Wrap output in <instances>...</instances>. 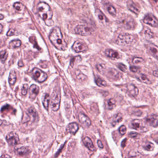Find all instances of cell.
Returning a JSON list of instances; mask_svg holds the SVG:
<instances>
[{"label":"cell","instance_id":"obj_1","mask_svg":"<svg viewBox=\"0 0 158 158\" xmlns=\"http://www.w3.org/2000/svg\"><path fill=\"white\" fill-rule=\"evenodd\" d=\"M49 37L51 43L57 49L65 51L67 48V43L59 27H54L51 29Z\"/></svg>","mask_w":158,"mask_h":158},{"label":"cell","instance_id":"obj_2","mask_svg":"<svg viewBox=\"0 0 158 158\" xmlns=\"http://www.w3.org/2000/svg\"><path fill=\"white\" fill-rule=\"evenodd\" d=\"M37 11L40 16L44 21L45 23L49 27L54 26V24L52 19L53 13L48 4L45 2H40L37 5Z\"/></svg>","mask_w":158,"mask_h":158},{"label":"cell","instance_id":"obj_3","mask_svg":"<svg viewBox=\"0 0 158 158\" xmlns=\"http://www.w3.org/2000/svg\"><path fill=\"white\" fill-rule=\"evenodd\" d=\"M119 23L121 26L125 29L132 30L136 28V22L129 15L124 14L119 19Z\"/></svg>","mask_w":158,"mask_h":158},{"label":"cell","instance_id":"obj_4","mask_svg":"<svg viewBox=\"0 0 158 158\" xmlns=\"http://www.w3.org/2000/svg\"><path fill=\"white\" fill-rule=\"evenodd\" d=\"M135 37L132 34L125 33L118 36L116 43L119 45H128L132 44L135 42Z\"/></svg>","mask_w":158,"mask_h":158},{"label":"cell","instance_id":"obj_5","mask_svg":"<svg viewBox=\"0 0 158 158\" xmlns=\"http://www.w3.org/2000/svg\"><path fill=\"white\" fill-rule=\"evenodd\" d=\"M61 95L59 90H54L51 95V107L54 111H57L59 110L60 104Z\"/></svg>","mask_w":158,"mask_h":158},{"label":"cell","instance_id":"obj_6","mask_svg":"<svg viewBox=\"0 0 158 158\" xmlns=\"http://www.w3.org/2000/svg\"><path fill=\"white\" fill-rule=\"evenodd\" d=\"M93 31V28L90 25H78L75 28L76 34L83 36L90 35Z\"/></svg>","mask_w":158,"mask_h":158},{"label":"cell","instance_id":"obj_7","mask_svg":"<svg viewBox=\"0 0 158 158\" xmlns=\"http://www.w3.org/2000/svg\"><path fill=\"white\" fill-rule=\"evenodd\" d=\"M32 73L33 78L38 82H43L48 78L47 74L39 68H34L32 71Z\"/></svg>","mask_w":158,"mask_h":158},{"label":"cell","instance_id":"obj_8","mask_svg":"<svg viewBox=\"0 0 158 158\" xmlns=\"http://www.w3.org/2000/svg\"><path fill=\"white\" fill-rule=\"evenodd\" d=\"M131 127L139 131L146 132L148 130V127L145 125L143 121L139 119H135L132 121Z\"/></svg>","mask_w":158,"mask_h":158},{"label":"cell","instance_id":"obj_9","mask_svg":"<svg viewBox=\"0 0 158 158\" xmlns=\"http://www.w3.org/2000/svg\"><path fill=\"white\" fill-rule=\"evenodd\" d=\"M6 139L8 144L12 146L17 145L20 142L18 135L13 132L8 133L6 137Z\"/></svg>","mask_w":158,"mask_h":158},{"label":"cell","instance_id":"obj_10","mask_svg":"<svg viewBox=\"0 0 158 158\" xmlns=\"http://www.w3.org/2000/svg\"><path fill=\"white\" fill-rule=\"evenodd\" d=\"M72 48L76 52H84L87 51L88 46L83 41H76L73 44Z\"/></svg>","mask_w":158,"mask_h":158},{"label":"cell","instance_id":"obj_11","mask_svg":"<svg viewBox=\"0 0 158 158\" xmlns=\"http://www.w3.org/2000/svg\"><path fill=\"white\" fill-rule=\"evenodd\" d=\"M143 22L152 27H158V21L154 16L150 13L146 14L144 18Z\"/></svg>","mask_w":158,"mask_h":158},{"label":"cell","instance_id":"obj_12","mask_svg":"<svg viewBox=\"0 0 158 158\" xmlns=\"http://www.w3.org/2000/svg\"><path fill=\"white\" fill-rule=\"evenodd\" d=\"M122 75L120 72L114 68H110L109 69L107 73L108 77L115 80H118L121 79Z\"/></svg>","mask_w":158,"mask_h":158},{"label":"cell","instance_id":"obj_13","mask_svg":"<svg viewBox=\"0 0 158 158\" xmlns=\"http://www.w3.org/2000/svg\"><path fill=\"white\" fill-rule=\"evenodd\" d=\"M78 119L81 124L85 128H88L91 125V121L87 116L83 113H80L78 115Z\"/></svg>","mask_w":158,"mask_h":158},{"label":"cell","instance_id":"obj_14","mask_svg":"<svg viewBox=\"0 0 158 158\" xmlns=\"http://www.w3.org/2000/svg\"><path fill=\"white\" fill-rule=\"evenodd\" d=\"M105 55L112 60H118L121 58V54L118 51L112 49H107L105 51Z\"/></svg>","mask_w":158,"mask_h":158},{"label":"cell","instance_id":"obj_15","mask_svg":"<svg viewBox=\"0 0 158 158\" xmlns=\"http://www.w3.org/2000/svg\"><path fill=\"white\" fill-rule=\"evenodd\" d=\"M127 7L129 10L135 14H138L140 13L141 8L140 6L133 2V1H129L127 2Z\"/></svg>","mask_w":158,"mask_h":158},{"label":"cell","instance_id":"obj_16","mask_svg":"<svg viewBox=\"0 0 158 158\" xmlns=\"http://www.w3.org/2000/svg\"><path fill=\"white\" fill-rule=\"evenodd\" d=\"M146 121L153 127H158V115L155 114L150 115L146 118Z\"/></svg>","mask_w":158,"mask_h":158},{"label":"cell","instance_id":"obj_17","mask_svg":"<svg viewBox=\"0 0 158 158\" xmlns=\"http://www.w3.org/2000/svg\"><path fill=\"white\" fill-rule=\"evenodd\" d=\"M39 88L35 84H32L29 88V98L32 100L35 99L39 93Z\"/></svg>","mask_w":158,"mask_h":158},{"label":"cell","instance_id":"obj_18","mask_svg":"<svg viewBox=\"0 0 158 158\" xmlns=\"http://www.w3.org/2000/svg\"><path fill=\"white\" fill-rule=\"evenodd\" d=\"M147 49L148 51H149L150 54L158 59V46L155 45L150 43L148 44L147 45Z\"/></svg>","mask_w":158,"mask_h":158},{"label":"cell","instance_id":"obj_19","mask_svg":"<svg viewBox=\"0 0 158 158\" xmlns=\"http://www.w3.org/2000/svg\"><path fill=\"white\" fill-rule=\"evenodd\" d=\"M83 143L84 146L90 151L93 152L95 150V148L92 142V140L88 137H86L83 139Z\"/></svg>","mask_w":158,"mask_h":158},{"label":"cell","instance_id":"obj_20","mask_svg":"<svg viewBox=\"0 0 158 158\" xmlns=\"http://www.w3.org/2000/svg\"><path fill=\"white\" fill-rule=\"evenodd\" d=\"M128 93L133 97L137 96L139 94V89L136 85L133 84H129L127 86Z\"/></svg>","mask_w":158,"mask_h":158},{"label":"cell","instance_id":"obj_21","mask_svg":"<svg viewBox=\"0 0 158 158\" xmlns=\"http://www.w3.org/2000/svg\"><path fill=\"white\" fill-rule=\"evenodd\" d=\"M16 151V153L18 155L22 156L30 154L31 152V149L28 147H22L18 148Z\"/></svg>","mask_w":158,"mask_h":158},{"label":"cell","instance_id":"obj_22","mask_svg":"<svg viewBox=\"0 0 158 158\" xmlns=\"http://www.w3.org/2000/svg\"><path fill=\"white\" fill-rule=\"evenodd\" d=\"M122 120H123V115L121 113H118L115 115L113 117V121L111 123L112 126H116V125L121 122Z\"/></svg>","mask_w":158,"mask_h":158},{"label":"cell","instance_id":"obj_23","mask_svg":"<svg viewBox=\"0 0 158 158\" xmlns=\"http://www.w3.org/2000/svg\"><path fill=\"white\" fill-rule=\"evenodd\" d=\"M50 95L47 93L43 94L42 97V102L43 106L46 110H48L50 102Z\"/></svg>","mask_w":158,"mask_h":158},{"label":"cell","instance_id":"obj_24","mask_svg":"<svg viewBox=\"0 0 158 158\" xmlns=\"http://www.w3.org/2000/svg\"><path fill=\"white\" fill-rule=\"evenodd\" d=\"M95 13L99 21L102 22H109L107 17L99 9H96L95 11Z\"/></svg>","mask_w":158,"mask_h":158},{"label":"cell","instance_id":"obj_25","mask_svg":"<svg viewBox=\"0 0 158 158\" xmlns=\"http://www.w3.org/2000/svg\"><path fill=\"white\" fill-rule=\"evenodd\" d=\"M69 132L72 134L76 133L78 130V125L76 122H72L69 124L67 128Z\"/></svg>","mask_w":158,"mask_h":158},{"label":"cell","instance_id":"obj_26","mask_svg":"<svg viewBox=\"0 0 158 158\" xmlns=\"http://www.w3.org/2000/svg\"><path fill=\"white\" fill-rule=\"evenodd\" d=\"M116 107V101L115 99L110 98L106 102V108L107 110H112Z\"/></svg>","mask_w":158,"mask_h":158},{"label":"cell","instance_id":"obj_27","mask_svg":"<svg viewBox=\"0 0 158 158\" xmlns=\"http://www.w3.org/2000/svg\"><path fill=\"white\" fill-rule=\"evenodd\" d=\"M17 77L16 72L14 70H13L10 71L8 77V82L10 85H13L16 83V81Z\"/></svg>","mask_w":158,"mask_h":158},{"label":"cell","instance_id":"obj_28","mask_svg":"<svg viewBox=\"0 0 158 158\" xmlns=\"http://www.w3.org/2000/svg\"><path fill=\"white\" fill-rule=\"evenodd\" d=\"M105 7L110 14H111V16H116L117 13H116V9L113 6L110 4H106Z\"/></svg>","mask_w":158,"mask_h":158},{"label":"cell","instance_id":"obj_29","mask_svg":"<svg viewBox=\"0 0 158 158\" xmlns=\"http://www.w3.org/2000/svg\"><path fill=\"white\" fill-rule=\"evenodd\" d=\"M22 44L21 40H14L9 42V46L11 48H16L20 47Z\"/></svg>","mask_w":158,"mask_h":158},{"label":"cell","instance_id":"obj_30","mask_svg":"<svg viewBox=\"0 0 158 158\" xmlns=\"http://www.w3.org/2000/svg\"><path fill=\"white\" fill-rule=\"evenodd\" d=\"M138 79L142 82L146 83V84H150L151 83L150 79L148 78L146 75H144V74H141L139 76Z\"/></svg>","mask_w":158,"mask_h":158},{"label":"cell","instance_id":"obj_31","mask_svg":"<svg viewBox=\"0 0 158 158\" xmlns=\"http://www.w3.org/2000/svg\"><path fill=\"white\" fill-rule=\"evenodd\" d=\"M95 82L97 85L99 87H105L107 85L106 81L99 77L95 78Z\"/></svg>","mask_w":158,"mask_h":158},{"label":"cell","instance_id":"obj_32","mask_svg":"<svg viewBox=\"0 0 158 158\" xmlns=\"http://www.w3.org/2000/svg\"><path fill=\"white\" fill-rule=\"evenodd\" d=\"M154 147H155V146L153 143L148 142L145 144V145L144 146L143 148L147 151H152L154 150Z\"/></svg>","mask_w":158,"mask_h":158},{"label":"cell","instance_id":"obj_33","mask_svg":"<svg viewBox=\"0 0 158 158\" xmlns=\"http://www.w3.org/2000/svg\"><path fill=\"white\" fill-rule=\"evenodd\" d=\"M13 7L18 11H21L24 7L23 5L21 2H17L14 3L13 5Z\"/></svg>","mask_w":158,"mask_h":158},{"label":"cell","instance_id":"obj_34","mask_svg":"<svg viewBox=\"0 0 158 158\" xmlns=\"http://www.w3.org/2000/svg\"><path fill=\"white\" fill-rule=\"evenodd\" d=\"M117 66L121 72H127V68L126 65H124L122 63H119V64H117Z\"/></svg>","mask_w":158,"mask_h":158},{"label":"cell","instance_id":"obj_35","mask_svg":"<svg viewBox=\"0 0 158 158\" xmlns=\"http://www.w3.org/2000/svg\"><path fill=\"white\" fill-rule=\"evenodd\" d=\"M76 75L78 78L80 80H84L86 78V76H84L79 70H78L76 72Z\"/></svg>","mask_w":158,"mask_h":158},{"label":"cell","instance_id":"obj_36","mask_svg":"<svg viewBox=\"0 0 158 158\" xmlns=\"http://www.w3.org/2000/svg\"><path fill=\"white\" fill-rule=\"evenodd\" d=\"M7 52L6 51H2L1 52V60L2 62L5 61L7 57Z\"/></svg>","mask_w":158,"mask_h":158},{"label":"cell","instance_id":"obj_37","mask_svg":"<svg viewBox=\"0 0 158 158\" xmlns=\"http://www.w3.org/2000/svg\"><path fill=\"white\" fill-rule=\"evenodd\" d=\"M97 69L98 71L100 72L101 73L104 74L105 72V66L103 64H99L97 66Z\"/></svg>","mask_w":158,"mask_h":158},{"label":"cell","instance_id":"obj_38","mask_svg":"<svg viewBox=\"0 0 158 158\" xmlns=\"http://www.w3.org/2000/svg\"><path fill=\"white\" fill-rule=\"evenodd\" d=\"M144 61V60L142 58V57H134L133 59L132 62L133 64H138L139 63H142Z\"/></svg>","mask_w":158,"mask_h":158},{"label":"cell","instance_id":"obj_39","mask_svg":"<svg viewBox=\"0 0 158 158\" xmlns=\"http://www.w3.org/2000/svg\"><path fill=\"white\" fill-rule=\"evenodd\" d=\"M28 84H24L22 89V93L23 95H26L28 93Z\"/></svg>","mask_w":158,"mask_h":158},{"label":"cell","instance_id":"obj_40","mask_svg":"<svg viewBox=\"0 0 158 158\" xmlns=\"http://www.w3.org/2000/svg\"><path fill=\"white\" fill-rule=\"evenodd\" d=\"M130 70L133 72L134 73H139L141 72V69L138 67L135 66H132L130 67Z\"/></svg>","mask_w":158,"mask_h":158},{"label":"cell","instance_id":"obj_41","mask_svg":"<svg viewBox=\"0 0 158 158\" xmlns=\"http://www.w3.org/2000/svg\"><path fill=\"white\" fill-rule=\"evenodd\" d=\"M119 132L121 135H124L127 132V127L125 125L121 126L119 129Z\"/></svg>","mask_w":158,"mask_h":158},{"label":"cell","instance_id":"obj_42","mask_svg":"<svg viewBox=\"0 0 158 158\" xmlns=\"http://www.w3.org/2000/svg\"><path fill=\"white\" fill-rule=\"evenodd\" d=\"M145 35L147 37H149V38H151L153 37V34L152 32L150 30H146L145 32Z\"/></svg>","mask_w":158,"mask_h":158},{"label":"cell","instance_id":"obj_43","mask_svg":"<svg viewBox=\"0 0 158 158\" xmlns=\"http://www.w3.org/2000/svg\"><path fill=\"white\" fill-rule=\"evenodd\" d=\"M138 136V134L137 133L132 132L129 133V136L131 138H136Z\"/></svg>","mask_w":158,"mask_h":158},{"label":"cell","instance_id":"obj_44","mask_svg":"<svg viewBox=\"0 0 158 158\" xmlns=\"http://www.w3.org/2000/svg\"><path fill=\"white\" fill-rule=\"evenodd\" d=\"M14 34V30L13 29H10V30L8 31V32L7 33V35L8 36H12Z\"/></svg>","mask_w":158,"mask_h":158},{"label":"cell","instance_id":"obj_45","mask_svg":"<svg viewBox=\"0 0 158 158\" xmlns=\"http://www.w3.org/2000/svg\"><path fill=\"white\" fill-rule=\"evenodd\" d=\"M98 147H99L101 148H104V145H103V143H102V142L100 140H98Z\"/></svg>","mask_w":158,"mask_h":158},{"label":"cell","instance_id":"obj_46","mask_svg":"<svg viewBox=\"0 0 158 158\" xmlns=\"http://www.w3.org/2000/svg\"><path fill=\"white\" fill-rule=\"evenodd\" d=\"M153 75L156 77H158V70H155L153 72Z\"/></svg>","mask_w":158,"mask_h":158},{"label":"cell","instance_id":"obj_47","mask_svg":"<svg viewBox=\"0 0 158 158\" xmlns=\"http://www.w3.org/2000/svg\"><path fill=\"white\" fill-rule=\"evenodd\" d=\"M18 65L19 66H23V64L22 62V61H20L19 62Z\"/></svg>","mask_w":158,"mask_h":158},{"label":"cell","instance_id":"obj_48","mask_svg":"<svg viewBox=\"0 0 158 158\" xmlns=\"http://www.w3.org/2000/svg\"><path fill=\"white\" fill-rule=\"evenodd\" d=\"M2 28H3V27H2V25L1 24V25H0V30H1V32H0V33H2Z\"/></svg>","mask_w":158,"mask_h":158},{"label":"cell","instance_id":"obj_49","mask_svg":"<svg viewBox=\"0 0 158 158\" xmlns=\"http://www.w3.org/2000/svg\"><path fill=\"white\" fill-rule=\"evenodd\" d=\"M3 15L2 14H1V20H2L3 19Z\"/></svg>","mask_w":158,"mask_h":158}]
</instances>
